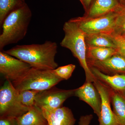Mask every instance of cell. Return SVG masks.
<instances>
[{
    "label": "cell",
    "instance_id": "44dd1931",
    "mask_svg": "<svg viewBox=\"0 0 125 125\" xmlns=\"http://www.w3.org/2000/svg\"><path fill=\"white\" fill-rule=\"evenodd\" d=\"M19 92L20 101L25 106L30 108L35 105V97L39 91L35 90H25Z\"/></svg>",
    "mask_w": 125,
    "mask_h": 125
},
{
    "label": "cell",
    "instance_id": "e0dca14e",
    "mask_svg": "<svg viewBox=\"0 0 125 125\" xmlns=\"http://www.w3.org/2000/svg\"><path fill=\"white\" fill-rule=\"evenodd\" d=\"M111 89V103L114 115L119 125H125V95Z\"/></svg>",
    "mask_w": 125,
    "mask_h": 125
},
{
    "label": "cell",
    "instance_id": "2e32d148",
    "mask_svg": "<svg viewBox=\"0 0 125 125\" xmlns=\"http://www.w3.org/2000/svg\"><path fill=\"white\" fill-rule=\"evenodd\" d=\"M85 40L87 47H104L116 49L117 47L113 34L101 33L85 35Z\"/></svg>",
    "mask_w": 125,
    "mask_h": 125
},
{
    "label": "cell",
    "instance_id": "8992f818",
    "mask_svg": "<svg viewBox=\"0 0 125 125\" xmlns=\"http://www.w3.org/2000/svg\"><path fill=\"white\" fill-rule=\"evenodd\" d=\"M116 18L115 11L96 18H86L83 16L70 20L75 23L85 35L101 33L113 34Z\"/></svg>",
    "mask_w": 125,
    "mask_h": 125
},
{
    "label": "cell",
    "instance_id": "4fadbf2b",
    "mask_svg": "<svg viewBox=\"0 0 125 125\" xmlns=\"http://www.w3.org/2000/svg\"><path fill=\"white\" fill-rule=\"evenodd\" d=\"M89 67L97 79L113 90L125 95V74L108 75L94 67Z\"/></svg>",
    "mask_w": 125,
    "mask_h": 125
},
{
    "label": "cell",
    "instance_id": "7402d4cb",
    "mask_svg": "<svg viewBox=\"0 0 125 125\" xmlns=\"http://www.w3.org/2000/svg\"><path fill=\"white\" fill-rule=\"evenodd\" d=\"M75 68V65L70 64L57 67L52 71L58 77L62 78L63 80H67L71 77Z\"/></svg>",
    "mask_w": 125,
    "mask_h": 125
},
{
    "label": "cell",
    "instance_id": "cb8c5ba5",
    "mask_svg": "<svg viewBox=\"0 0 125 125\" xmlns=\"http://www.w3.org/2000/svg\"><path fill=\"white\" fill-rule=\"evenodd\" d=\"M0 125H17L16 118L11 117H0Z\"/></svg>",
    "mask_w": 125,
    "mask_h": 125
},
{
    "label": "cell",
    "instance_id": "d6986e66",
    "mask_svg": "<svg viewBox=\"0 0 125 125\" xmlns=\"http://www.w3.org/2000/svg\"><path fill=\"white\" fill-rule=\"evenodd\" d=\"M26 3L24 0H0V25L9 14Z\"/></svg>",
    "mask_w": 125,
    "mask_h": 125
},
{
    "label": "cell",
    "instance_id": "f1b7e54d",
    "mask_svg": "<svg viewBox=\"0 0 125 125\" xmlns=\"http://www.w3.org/2000/svg\"></svg>",
    "mask_w": 125,
    "mask_h": 125
},
{
    "label": "cell",
    "instance_id": "5b68a950",
    "mask_svg": "<svg viewBox=\"0 0 125 125\" xmlns=\"http://www.w3.org/2000/svg\"><path fill=\"white\" fill-rule=\"evenodd\" d=\"M17 91L9 80H6L0 89V117L17 118L27 112L30 108L20 101Z\"/></svg>",
    "mask_w": 125,
    "mask_h": 125
},
{
    "label": "cell",
    "instance_id": "6da1fadb",
    "mask_svg": "<svg viewBox=\"0 0 125 125\" xmlns=\"http://www.w3.org/2000/svg\"><path fill=\"white\" fill-rule=\"evenodd\" d=\"M58 46L55 42L46 41L42 44L17 45L6 51V53L27 62L32 67L54 70L58 67L55 61Z\"/></svg>",
    "mask_w": 125,
    "mask_h": 125
},
{
    "label": "cell",
    "instance_id": "52a82bcc",
    "mask_svg": "<svg viewBox=\"0 0 125 125\" xmlns=\"http://www.w3.org/2000/svg\"><path fill=\"white\" fill-rule=\"evenodd\" d=\"M75 89H60L54 86L37 94L35 105L41 109L52 110L62 106L67 99L74 96Z\"/></svg>",
    "mask_w": 125,
    "mask_h": 125
},
{
    "label": "cell",
    "instance_id": "4316f807",
    "mask_svg": "<svg viewBox=\"0 0 125 125\" xmlns=\"http://www.w3.org/2000/svg\"><path fill=\"white\" fill-rule=\"evenodd\" d=\"M121 4L125 5V0H118Z\"/></svg>",
    "mask_w": 125,
    "mask_h": 125
},
{
    "label": "cell",
    "instance_id": "9c48e42d",
    "mask_svg": "<svg viewBox=\"0 0 125 125\" xmlns=\"http://www.w3.org/2000/svg\"><path fill=\"white\" fill-rule=\"evenodd\" d=\"M93 83L102 99L101 113L98 117L99 125H120L111 107V89L96 78Z\"/></svg>",
    "mask_w": 125,
    "mask_h": 125
},
{
    "label": "cell",
    "instance_id": "ba28073f",
    "mask_svg": "<svg viewBox=\"0 0 125 125\" xmlns=\"http://www.w3.org/2000/svg\"><path fill=\"white\" fill-rule=\"evenodd\" d=\"M32 67L27 62L0 51V73L6 80L16 81L27 73Z\"/></svg>",
    "mask_w": 125,
    "mask_h": 125
},
{
    "label": "cell",
    "instance_id": "5bb4252c",
    "mask_svg": "<svg viewBox=\"0 0 125 125\" xmlns=\"http://www.w3.org/2000/svg\"><path fill=\"white\" fill-rule=\"evenodd\" d=\"M120 5L118 0H93L83 16L94 18L104 15L115 11Z\"/></svg>",
    "mask_w": 125,
    "mask_h": 125
},
{
    "label": "cell",
    "instance_id": "30bf717a",
    "mask_svg": "<svg viewBox=\"0 0 125 125\" xmlns=\"http://www.w3.org/2000/svg\"><path fill=\"white\" fill-rule=\"evenodd\" d=\"M74 96L89 105L98 117L101 113L102 99L101 95L93 83L86 82L75 89Z\"/></svg>",
    "mask_w": 125,
    "mask_h": 125
},
{
    "label": "cell",
    "instance_id": "9a60e30c",
    "mask_svg": "<svg viewBox=\"0 0 125 125\" xmlns=\"http://www.w3.org/2000/svg\"><path fill=\"white\" fill-rule=\"evenodd\" d=\"M17 125H48L42 109L34 105L22 115L16 118Z\"/></svg>",
    "mask_w": 125,
    "mask_h": 125
},
{
    "label": "cell",
    "instance_id": "d4e9b609",
    "mask_svg": "<svg viewBox=\"0 0 125 125\" xmlns=\"http://www.w3.org/2000/svg\"><path fill=\"white\" fill-rule=\"evenodd\" d=\"M93 118V115L89 114L80 117L79 122V125H89Z\"/></svg>",
    "mask_w": 125,
    "mask_h": 125
},
{
    "label": "cell",
    "instance_id": "83f0119b",
    "mask_svg": "<svg viewBox=\"0 0 125 125\" xmlns=\"http://www.w3.org/2000/svg\"><path fill=\"white\" fill-rule=\"evenodd\" d=\"M124 39H125V35H124V36H121Z\"/></svg>",
    "mask_w": 125,
    "mask_h": 125
},
{
    "label": "cell",
    "instance_id": "277c9868",
    "mask_svg": "<svg viewBox=\"0 0 125 125\" xmlns=\"http://www.w3.org/2000/svg\"><path fill=\"white\" fill-rule=\"evenodd\" d=\"M62 80L54 73L52 70L32 67L22 78L12 83L18 92L25 90L40 92L54 87Z\"/></svg>",
    "mask_w": 125,
    "mask_h": 125
},
{
    "label": "cell",
    "instance_id": "ffe728a7",
    "mask_svg": "<svg viewBox=\"0 0 125 125\" xmlns=\"http://www.w3.org/2000/svg\"><path fill=\"white\" fill-rule=\"evenodd\" d=\"M115 11L116 18L113 34L124 36L125 35V5L121 4Z\"/></svg>",
    "mask_w": 125,
    "mask_h": 125
},
{
    "label": "cell",
    "instance_id": "8fae6325",
    "mask_svg": "<svg viewBox=\"0 0 125 125\" xmlns=\"http://www.w3.org/2000/svg\"><path fill=\"white\" fill-rule=\"evenodd\" d=\"M89 67L96 68L108 75L125 74V57L118 53L102 61L88 62Z\"/></svg>",
    "mask_w": 125,
    "mask_h": 125
},
{
    "label": "cell",
    "instance_id": "7a4b0ae2",
    "mask_svg": "<svg viewBox=\"0 0 125 125\" xmlns=\"http://www.w3.org/2000/svg\"><path fill=\"white\" fill-rule=\"evenodd\" d=\"M32 16L27 3L7 16L1 26L0 35V51L7 45L16 43L24 38Z\"/></svg>",
    "mask_w": 125,
    "mask_h": 125
},
{
    "label": "cell",
    "instance_id": "3957f363",
    "mask_svg": "<svg viewBox=\"0 0 125 125\" xmlns=\"http://www.w3.org/2000/svg\"><path fill=\"white\" fill-rule=\"evenodd\" d=\"M63 30L64 36L61 46L70 50L78 59L85 72V82L93 83L95 78L88 65L86 58L85 34L75 23L70 20L65 23Z\"/></svg>",
    "mask_w": 125,
    "mask_h": 125
},
{
    "label": "cell",
    "instance_id": "603a6c76",
    "mask_svg": "<svg viewBox=\"0 0 125 125\" xmlns=\"http://www.w3.org/2000/svg\"><path fill=\"white\" fill-rule=\"evenodd\" d=\"M117 45V53L125 57V39L121 36L113 34Z\"/></svg>",
    "mask_w": 125,
    "mask_h": 125
},
{
    "label": "cell",
    "instance_id": "ac0fdd59",
    "mask_svg": "<svg viewBox=\"0 0 125 125\" xmlns=\"http://www.w3.org/2000/svg\"><path fill=\"white\" fill-rule=\"evenodd\" d=\"M117 53V49L112 48L88 47L86 52L87 62L102 61Z\"/></svg>",
    "mask_w": 125,
    "mask_h": 125
},
{
    "label": "cell",
    "instance_id": "7c38bea8",
    "mask_svg": "<svg viewBox=\"0 0 125 125\" xmlns=\"http://www.w3.org/2000/svg\"><path fill=\"white\" fill-rule=\"evenodd\" d=\"M48 125H74L76 121L71 109L62 106L57 109H42Z\"/></svg>",
    "mask_w": 125,
    "mask_h": 125
},
{
    "label": "cell",
    "instance_id": "484cf974",
    "mask_svg": "<svg viewBox=\"0 0 125 125\" xmlns=\"http://www.w3.org/2000/svg\"><path fill=\"white\" fill-rule=\"evenodd\" d=\"M83 5L84 9L86 12L89 9L90 5L92 4L93 0H79Z\"/></svg>",
    "mask_w": 125,
    "mask_h": 125
}]
</instances>
